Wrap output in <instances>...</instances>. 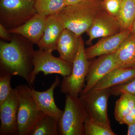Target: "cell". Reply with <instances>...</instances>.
Instances as JSON below:
<instances>
[{
  "instance_id": "cell-9",
  "label": "cell",
  "mask_w": 135,
  "mask_h": 135,
  "mask_svg": "<svg viewBox=\"0 0 135 135\" xmlns=\"http://www.w3.org/2000/svg\"><path fill=\"white\" fill-rule=\"evenodd\" d=\"M19 101L15 89L0 104V135H18L17 114Z\"/></svg>"
},
{
  "instance_id": "cell-6",
  "label": "cell",
  "mask_w": 135,
  "mask_h": 135,
  "mask_svg": "<svg viewBox=\"0 0 135 135\" xmlns=\"http://www.w3.org/2000/svg\"><path fill=\"white\" fill-rule=\"evenodd\" d=\"M71 74L64 77L60 87V92L66 95L79 97L84 88L90 62L85 54L84 41L80 36V44L76 56L73 62Z\"/></svg>"
},
{
  "instance_id": "cell-29",
  "label": "cell",
  "mask_w": 135,
  "mask_h": 135,
  "mask_svg": "<svg viewBox=\"0 0 135 135\" xmlns=\"http://www.w3.org/2000/svg\"><path fill=\"white\" fill-rule=\"evenodd\" d=\"M128 135H135V123L128 126Z\"/></svg>"
},
{
  "instance_id": "cell-17",
  "label": "cell",
  "mask_w": 135,
  "mask_h": 135,
  "mask_svg": "<svg viewBox=\"0 0 135 135\" xmlns=\"http://www.w3.org/2000/svg\"><path fill=\"white\" fill-rule=\"evenodd\" d=\"M79 44L80 36L65 29L59 38L56 50L59 53L60 58L73 62L78 53Z\"/></svg>"
},
{
  "instance_id": "cell-16",
  "label": "cell",
  "mask_w": 135,
  "mask_h": 135,
  "mask_svg": "<svg viewBox=\"0 0 135 135\" xmlns=\"http://www.w3.org/2000/svg\"><path fill=\"white\" fill-rule=\"evenodd\" d=\"M135 78V68H118L105 75L88 93L110 89L129 82Z\"/></svg>"
},
{
  "instance_id": "cell-1",
  "label": "cell",
  "mask_w": 135,
  "mask_h": 135,
  "mask_svg": "<svg viewBox=\"0 0 135 135\" xmlns=\"http://www.w3.org/2000/svg\"><path fill=\"white\" fill-rule=\"evenodd\" d=\"M12 35L11 41H0L1 75L9 74L22 77L30 87L35 51L33 44L21 35Z\"/></svg>"
},
{
  "instance_id": "cell-25",
  "label": "cell",
  "mask_w": 135,
  "mask_h": 135,
  "mask_svg": "<svg viewBox=\"0 0 135 135\" xmlns=\"http://www.w3.org/2000/svg\"><path fill=\"white\" fill-rule=\"evenodd\" d=\"M112 95L118 96L123 93H128L135 95V78L129 82L120 84L110 89Z\"/></svg>"
},
{
  "instance_id": "cell-30",
  "label": "cell",
  "mask_w": 135,
  "mask_h": 135,
  "mask_svg": "<svg viewBox=\"0 0 135 135\" xmlns=\"http://www.w3.org/2000/svg\"><path fill=\"white\" fill-rule=\"evenodd\" d=\"M66 6L75 5L85 0H64Z\"/></svg>"
},
{
  "instance_id": "cell-13",
  "label": "cell",
  "mask_w": 135,
  "mask_h": 135,
  "mask_svg": "<svg viewBox=\"0 0 135 135\" xmlns=\"http://www.w3.org/2000/svg\"><path fill=\"white\" fill-rule=\"evenodd\" d=\"M60 84L59 77L56 76L55 81L46 91L40 92L32 88L30 89V93L39 109L45 114L55 117L59 119L62 115L64 111L56 105L54 99V91Z\"/></svg>"
},
{
  "instance_id": "cell-2",
  "label": "cell",
  "mask_w": 135,
  "mask_h": 135,
  "mask_svg": "<svg viewBox=\"0 0 135 135\" xmlns=\"http://www.w3.org/2000/svg\"><path fill=\"white\" fill-rule=\"evenodd\" d=\"M102 0H85L65 7L57 14L65 29L79 36L87 33L97 15L103 9Z\"/></svg>"
},
{
  "instance_id": "cell-23",
  "label": "cell",
  "mask_w": 135,
  "mask_h": 135,
  "mask_svg": "<svg viewBox=\"0 0 135 135\" xmlns=\"http://www.w3.org/2000/svg\"><path fill=\"white\" fill-rule=\"evenodd\" d=\"M85 135H116L110 126L94 120L89 115L84 123Z\"/></svg>"
},
{
  "instance_id": "cell-8",
  "label": "cell",
  "mask_w": 135,
  "mask_h": 135,
  "mask_svg": "<svg viewBox=\"0 0 135 135\" xmlns=\"http://www.w3.org/2000/svg\"><path fill=\"white\" fill-rule=\"evenodd\" d=\"M111 94L110 89L88 93L80 98L83 102L90 117L94 120L110 126L107 113L108 99Z\"/></svg>"
},
{
  "instance_id": "cell-12",
  "label": "cell",
  "mask_w": 135,
  "mask_h": 135,
  "mask_svg": "<svg viewBox=\"0 0 135 135\" xmlns=\"http://www.w3.org/2000/svg\"><path fill=\"white\" fill-rule=\"evenodd\" d=\"M131 33L130 29H127L116 34L101 38L96 44L85 49L88 60L115 53Z\"/></svg>"
},
{
  "instance_id": "cell-18",
  "label": "cell",
  "mask_w": 135,
  "mask_h": 135,
  "mask_svg": "<svg viewBox=\"0 0 135 135\" xmlns=\"http://www.w3.org/2000/svg\"><path fill=\"white\" fill-rule=\"evenodd\" d=\"M114 56L119 68H135V35L131 33Z\"/></svg>"
},
{
  "instance_id": "cell-21",
  "label": "cell",
  "mask_w": 135,
  "mask_h": 135,
  "mask_svg": "<svg viewBox=\"0 0 135 135\" xmlns=\"http://www.w3.org/2000/svg\"><path fill=\"white\" fill-rule=\"evenodd\" d=\"M66 6L64 0H35L37 13L46 17L58 14Z\"/></svg>"
},
{
  "instance_id": "cell-3",
  "label": "cell",
  "mask_w": 135,
  "mask_h": 135,
  "mask_svg": "<svg viewBox=\"0 0 135 135\" xmlns=\"http://www.w3.org/2000/svg\"><path fill=\"white\" fill-rule=\"evenodd\" d=\"M89 115L79 97L66 95L64 110L58 120L59 135H85L84 121Z\"/></svg>"
},
{
  "instance_id": "cell-26",
  "label": "cell",
  "mask_w": 135,
  "mask_h": 135,
  "mask_svg": "<svg viewBox=\"0 0 135 135\" xmlns=\"http://www.w3.org/2000/svg\"><path fill=\"white\" fill-rule=\"evenodd\" d=\"M121 3L122 0H102V7L109 15L117 18Z\"/></svg>"
},
{
  "instance_id": "cell-20",
  "label": "cell",
  "mask_w": 135,
  "mask_h": 135,
  "mask_svg": "<svg viewBox=\"0 0 135 135\" xmlns=\"http://www.w3.org/2000/svg\"><path fill=\"white\" fill-rule=\"evenodd\" d=\"M58 118L45 114L30 135H58Z\"/></svg>"
},
{
  "instance_id": "cell-24",
  "label": "cell",
  "mask_w": 135,
  "mask_h": 135,
  "mask_svg": "<svg viewBox=\"0 0 135 135\" xmlns=\"http://www.w3.org/2000/svg\"><path fill=\"white\" fill-rule=\"evenodd\" d=\"M12 75L9 74L1 75L0 77V104L7 99L13 90L11 85Z\"/></svg>"
},
{
  "instance_id": "cell-19",
  "label": "cell",
  "mask_w": 135,
  "mask_h": 135,
  "mask_svg": "<svg viewBox=\"0 0 135 135\" xmlns=\"http://www.w3.org/2000/svg\"><path fill=\"white\" fill-rule=\"evenodd\" d=\"M135 17V0H122L117 16L122 31L130 29Z\"/></svg>"
},
{
  "instance_id": "cell-14",
  "label": "cell",
  "mask_w": 135,
  "mask_h": 135,
  "mask_svg": "<svg viewBox=\"0 0 135 135\" xmlns=\"http://www.w3.org/2000/svg\"><path fill=\"white\" fill-rule=\"evenodd\" d=\"M47 18V17L36 13L23 24L9 31L11 33L21 35L33 44L37 45L46 28Z\"/></svg>"
},
{
  "instance_id": "cell-27",
  "label": "cell",
  "mask_w": 135,
  "mask_h": 135,
  "mask_svg": "<svg viewBox=\"0 0 135 135\" xmlns=\"http://www.w3.org/2000/svg\"><path fill=\"white\" fill-rule=\"evenodd\" d=\"M119 123L121 125L126 124L128 126L135 123V105L130 112Z\"/></svg>"
},
{
  "instance_id": "cell-10",
  "label": "cell",
  "mask_w": 135,
  "mask_h": 135,
  "mask_svg": "<svg viewBox=\"0 0 135 135\" xmlns=\"http://www.w3.org/2000/svg\"><path fill=\"white\" fill-rule=\"evenodd\" d=\"M118 68L114 53L99 56V58L90 64L86 77V83L80 96L88 93L105 75Z\"/></svg>"
},
{
  "instance_id": "cell-15",
  "label": "cell",
  "mask_w": 135,
  "mask_h": 135,
  "mask_svg": "<svg viewBox=\"0 0 135 135\" xmlns=\"http://www.w3.org/2000/svg\"><path fill=\"white\" fill-rule=\"evenodd\" d=\"M64 29L57 14L47 17L46 28L37 44L39 49L51 52L56 50L57 40Z\"/></svg>"
},
{
  "instance_id": "cell-28",
  "label": "cell",
  "mask_w": 135,
  "mask_h": 135,
  "mask_svg": "<svg viewBox=\"0 0 135 135\" xmlns=\"http://www.w3.org/2000/svg\"><path fill=\"white\" fill-rule=\"evenodd\" d=\"M0 38L5 41L12 40V35L3 25L0 23Z\"/></svg>"
},
{
  "instance_id": "cell-22",
  "label": "cell",
  "mask_w": 135,
  "mask_h": 135,
  "mask_svg": "<svg viewBox=\"0 0 135 135\" xmlns=\"http://www.w3.org/2000/svg\"><path fill=\"white\" fill-rule=\"evenodd\" d=\"M135 105V95L128 93L121 94L116 101L114 108V116L118 122L127 115Z\"/></svg>"
},
{
  "instance_id": "cell-5",
  "label": "cell",
  "mask_w": 135,
  "mask_h": 135,
  "mask_svg": "<svg viewBox=\"0 0 135 135\" xmlns=\"http://www.w3.org/2000/svg\"><path fill=\"white\" fill-rule=\"evenodd\" d=\"M36 13L35 0L0 1V23L8 30L23 24Z\"/></svg>"
},
{
  "instance_id": "cell-7",
  "label": "cell",
  "mask_w": 135,
  "mask_h": 135,
  "mask_svg": "<svg viewBox=\"0 0 135 135\" xmlns=\"http://www.w3.org/2000/svg\"><path fill=\"white\" fill-rule=\"evenodd\" d=\"M52 53L42 50L35 51L33 60V70L30 80L31 88L36 75L40 72L43 73L45 75L57 74L63 77H69L71 74L73 63L56 57Z\"/></svg>"
},
{
  "instance_id": "cell-4",
  "label": "cell",
  "mask_w": 135,
  "mask_h": 135,
  "mask_svg": "<svg viewBox=\"0 0 135 135\" xmlns=\"http://www.w3.org/2000/svg\"><path fill=\"white\" fill-rule=\"evenodd\" d=\"M29 86L20 84L15 89L18 101L17 125L19 135H30L44 113L38 108Z\"/></svg>"
},
{
  "instance_id": "cell-11",
  "label": "cell",
  "mask_w": 135,
  "mask_h": 135,
  "mask_svg": "<svg viewBox=\"0 0 135 135\" xmlns=\"http://www.w3.org/2000/svg\"><path fill=\"white\" fill-rule=\"evenodd\" d=\"M121 31L120 25L116 18L102 9L97 15L87 32L89 36L87 44L90 45L94 39L114 35Z\"/></svg>"
},
{
  "instance_id": "cell-31",
  "label": "cell",
  "mask_w": 135,
  "mask_h": 135,
  "mask_svg": "<svg viewBox=\"0 0 135 135\" xmlns=\"http://www.w3.org/2000/svg\"><path fill=\"white\" fill-rule=\"evenodd\" d=\"M130 30L131 33L135 35V17L133 21L132 26L131 27Z\"/></svg>"
}]
</instances>
